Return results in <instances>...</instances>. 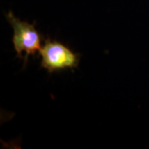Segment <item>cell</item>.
<instances>
[{
    "mask_svg": "<svg viewBox=\"0 0 149 149\" xmlns=\"http://www.w3.org/2000/svg\"><path fill=\"white\" fill-rule=\"evenodd\" d=\"M39 54L42 57L41 66L52 74L54 71L77 68L80 64V54L73 52L69 47L50 38L45 41Z\"/></svg>",
    "mask_w": 149,
    "mask_h": 149,
    "instance_id": "cell-2",
    "label": "cell"
},
{
    "mask_svg": "<svg viewBox=\"0 0 149 149\" xmlns=\"http://www.w3.org/2000/svg\"><path fill=\"white\" fill-rule=\"evenodd\" d=\"M6 19L13 29V43L17 58L24 61L26 66L29 56H34L42 48V36L35 27L36 22L32 24L14 16L12 11L5 15Z\"/></svg>",
    "mask_w": 149,
    "mask_h": 149,
    "instance_id": "cell-1",
    "label": "cell"
}]
</instances>
